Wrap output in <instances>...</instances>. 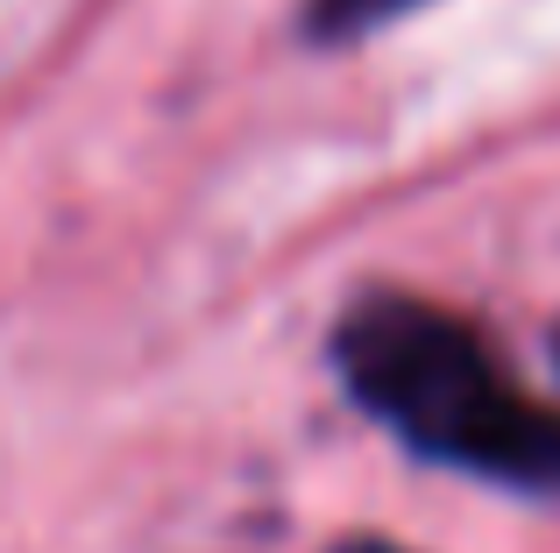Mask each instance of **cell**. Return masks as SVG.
<instances>
[{"instance_id":"obj_1","label":"cell","mask_w":560,"mask_h":553,"mask_svg":"<svg viewBox=\"0 0 560 553\" xmlns=\"http://www.w3.org/2000/svg\"><path fill=\"white\" fill-rule=\"evenodd\" d=\"M348 398L411 455L511 490H560V412L504 376L476 327L447 305L370 291L334 327Z\"/></svg>"},{"instance_id":"obj_2","label":"cell","mask_w":560,"mask_h":553,"mask_svg":"<svg viewBox=\"0 0 560 553\" xmlns=\"http://www.w3.org/2000/svg\"><path fill=\"white\" fill-rule=\"evenodd\" d=\"M419 8H433V0H305V36L313 43H362Z\"/></svg>"},{"instance_id":"obj_3","label":"cell","mask_w":560,"mask_h":553,"mask_svg":"<svg viewBox=\"0 0 560 553\" xmlns=\"http://www.w3.org/2000/svg\"><path fill=\"white\" fill-rule=\"evenodd\" d=\"M334 553H405V546H390V540H376V532H362V540H341Z\"/></svg>"},{"instance_id":"obj_4","label":"cell","mask_w":560,"mask_h":553,"mask_svg":"<svg viewBox=\"0 0 560 553\" xmlns=\"http://www.w3.org/2000/svg\"><path fill=\"white\" fill-rule=\"evenodd\" d=\"M547 348H553V369H560V327H553V341H547Z\"/></svg>"}]
</instances>
